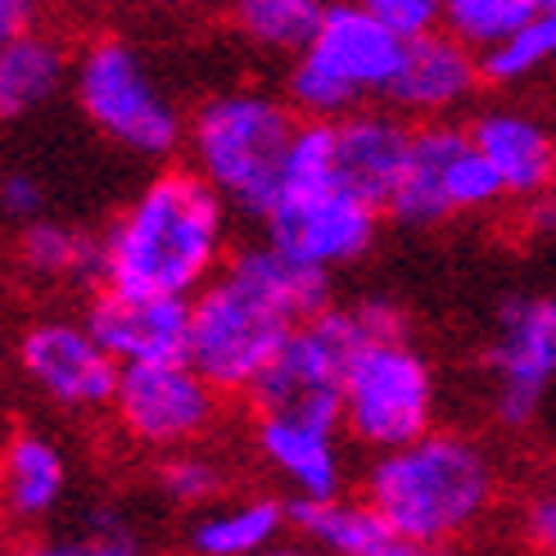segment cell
Instances as JSON below:
<instances>
[{"instance_id": "1", "label": "cell", "mask_w": 556, "mask_h": 556, "mask_svg": "<svg viewBox=\"0 0 556 556\" xmlns=\"http://www.w3.org/2000/svg\"><path fill=\"white\" fill-rule=\"evenodd\" d=\"M326 303H336L330 271L299 263L267 236L258 244H240L190 299L186 357L222 394H249L290 330L317 317Z\"/></svg>"}, {"instance_id": "2", "label": "cell", "mask_w": 556, "mask_h": 556, "mask_svg": "<svg viewBox=\"0 0 556 556\" xmlns=\"http://www.w3.org/2000/svg\"><path fill=\"white\" fill-rule=\"evenodd\" d=\"M231 244V204L190 168H159L100 231V286L194 299Z\"/></svg>"}, {"instance_id": "3", "label": "cell", "mask_w": 556, "mask_h": 556, "mask_svg": "<svg viewBox=\"0 0 556 556\" xmlns=\"http://www.w3.org/2000/svg\"><path fill=\"white\" fill-rule=\"evenodd\" d=\"M363 497L399 539L453 547L493 511L497 466L480 439L434 426L403 448L371 453Z\"/></svg>"}, {"instance_id": "4", "label": "cell", "mask_w": 556, "mask_h": 556, "mask_svg": "<svg viewBox=\"0 0 556 556\" xmlns=\"http://www.w3.org/2000/svg\"><path fill=\"white\" fill-rule=\"evenodd\" d=\"M303 114L267 87H222L186 118V159L240 217H267L286 186Z\"/></svg>"}, {"instance_id": "5", "label": "cell", "mask_w": 556, "mask_h": 556, "mask_svg": "<svg viewBox=\"0 0 556 556\" xmlns=\"http://www.w3.org/2000/svg\"><path fill=\"white\" fill-rule=\"evenodd\" d=\"M73 104L100 141L131 159L163 163L177 150H186L190 114H181L173 91L163 87L150 54L118 33H100L77 46Z\"/></svg>"}, {"instance_id": "6", "label": "cell", "mask_w": 556, "mask_h": 556, "mask_svg": "<svg viewBox=\"0 0 556 556\" xmlns=\"http://www.w3.org/2000/svg\"><path fill=\"white\" fill-rule=\"evenodd\" d=\"M407 41L357 0H330L313 41L286 68V100L303 118H344L389 100Z\"/></svg>"}, {"instance_id": "7", "label": "cell", "mask_w": 556, "mask_h": 556, "mask_svg": "<svg viewBox=\"0 0 556 556\" xmlns=\"http://www.w3.org/2000/svg\"><path fill=\"white\" fill-rule=\"evenodd\" d=\"M439 380L407 336H376L353 353L344 376V434L367 453H389L434 430Z\"/></svg>"}, {"instance_id": "8", "label": "cell", "mask_w": 556, "mask_h": 556, "mask_svg": "<svg viewBox=\"0 0 556 556\" xmlns=\"http://www.w3.org/2000/svg\"><path fill=\"white\" fill-rule=\"evenodd\" d=\"M371 326L357 303H326V308L308 321H299L286 344L271 353L263 376L249 384V407L254 412H294V416H326L340 421L344 403V376L353 353L363 349Z\"/></svg>"}, {"instance_id": "9", "label": "cell", "mask_w": 556, "mask_h": 556, "mask_svg": "<svg viewBox=\"0 0 556 556\" xmlns=\"http://www.w3.org/2000/svg\"><path fill=\"white\" fill-rule=\"evenodd\" d=\"M507 200L503 177L470 141V127H453L448 118L421 123L412 131L407 168L389 194V217L399 227L430 231L453 217H476Z\"/></svg>"}, {"instance_id": "10", "label": "cell", "mask_w": 556, "mask_h": 556, "mask_svg": "<svg viewBox=\"0 0 556 556\" xmlns=\"http://www.w3.org/2000/svg\"><path fill=\"white\" fill-rule=\"evenodd\" d=\"M384 208L349 190L330 173H290L276 204L263 217V236L281 244L299 263L336 276L371 254Z\"/></svg>"}, {"instance_id": "11", "label": "cell", "mask_w": 556, "mask_h": 556, "mask_svg": "<svg viewBox=\"0 0 556 556\" xmlns=\"http://www.w3.org/2000/svg\"><path fill=\"white\" fill-rule=\"evenodd\" d=\"M118 430L150 453H177L190 443H204L222 416V389L190 363H141L123 367L114 394Z\"/></svg>"}, {"instance_id": "12", "label": "cell", "mask_w": 556, "mask_h": 556, "mask_svg": "<svg viewBox=\"0 0 556 556\" xmlns=\"http://www.w3.org/2000/svg\"><path fill=\"white\" fill-rule=\"evenodd\" d=\"M484 371L497 421L507 430L534 426L556 384V294H511L497 303Z\"/></svg>"}, {"instance_id": "13", "label": "cell", "mask_w": 556, "mask_h": 556, "mask_svg": "<svg viewBox=\"0 0 556 556\" xmlns=\"http://www.w3.org/2000/svg\"><path fill=\"white\" fill-rule=\"evenodd\" d=\"M18 367L37 384V394L64 412H104L114 407L123 363L109 353L87 317H46L33 321L18 340Z\"/></svg>"}, {"instance_id": "14", "label": "cell", "mask_w": 556, "mask_h": 556, "mask_svg": "<svg viewBox=\"0 0 556 556\" xmlns=\"http://www.w3.org/2000/svg\"><path fill=\"white\" fill-rule=\"evenodd\" d=\"M254 453L290 497H336L349 484L344 466V426L326 416L258 412L254 416Z\"/></svg>"}, {"instance_id": "15", "label": "cell", "mask_w": 556, "mask_h": 556, "mask_svg": "<svg viewBox=\"0 0 556 556\" xmlns=\"http://www.w3.org/2000/svg\"><path fill=\"white\" fill-rule=\"evenodd\" d=\"M87 326L123 367L177 363L190 349V299L123 294L100 286L87 308Z\"/></svg>"}, {"instance_id": "16", "label": "cell", "mask_w": 556, "mask_h": 556, "mask_svg": "<svg viewBox=\"0 0 556 556\" xmlns=\"http://www.w3.org/2000/svg\"><path fill=\"white\" fill-rule=\"evenodd\" d=\"M480 81H484L480 50L453 37L448 27H439V33L407 41L399 77L389 87V109H399L403 118L439 123V118H453L462 104H470Z\"/></svg>"}, {"instance_id": "17", "label": "cell", "mask_w": 556, "mask_h": 556, "mask_svg": "<svg viewBox=\"0 0 556 556\" xmlns=\"http://www.w3.org/2000/svg\"><path fill=\"white\" fill-rule=\"evenodd\" d=\"M326 123H330V168H336V177L363 200L389 208V194H394L407 168L416 127L399 109H376V104Z\"/></svg>"}, {"instance_id": "18", "label": "cell", "mask_w": 556, "mask_h": 556, "mask_svg": "<svg viewBox=\"0 0 556 556\" xmlns=\"http://www.w3.org/2000/svg\"><path fill=\"white\" fill-rule=\"evenodd\" d=\"M470 141L503 177L507 200L525 204L539 190L556 186V136L525 109H484L470 123Z\"/></svg>"}, {"instance_id": "19", "label": "cell", "mask_w": 556, "mask_h": 556, "mask_svg": "<svg viewBox=\"0 0 556 556\" xmlns=\"http://www.w3.org/2000/svg\"><path fill=\"white\" fill-rule=\"evenodd\" d=\"M64 87H73V54L54 33L33 23L0 46V123L41 114Z\"/></svg>"}, {"instance_id": "20", "label": "cell", "mask_w": 556, "mask_h": 556, "mask_svg": "<svg viewBox=\"0 0 556 556\" xmlns=\"http://www.w3.org/2000/svg\"><path fill=\"white\" fill-rule=\"evenodd\" d=\"M290 530V507L281 497H217L190 511L186 520V556H263Z\"/></svg>"}, {"instance_id": "21", "label": "cell", "mask_w": 556, "mask_h": 556, "mask_svg": "<svg viewBox=\"0 0 556 556\" xmlns=\"http://www.w3.org/2000/svg\"><path fill=\"white\" fill-rule=\"evenodd\" d=\"M290 530L326 556H384L403 539L367 497H290Z\"/></svg>"}, {"instance_id": "22", "label": "cell", "mask_w": 556, "mask_h": 556, "mask_svg": "<svg viewBox=\"0 0 556 556\" xmlns=\"http://www.w3.org/2000/svg\"><path fill=\"white\" fill-rule=\"evenodd\" d=\"M68 493V462L60 453V443L37 434V430H18L5 453H0V503L18 520H46Z\"/></svg>"}, {"instance_id": "23", "label": "cell", "mask_w": 556, "mask_h": 556, "mask_svg": "<svg viewBox=\"0 0 556 556\" xmlns=\"http://www.w3.org/2000/svg\"><path fill=\"white\" fill-rule=\"evenodd\" d=\"M18 263L50 286H100V236L68 227L60 217H37L18 227Z\"/></svg>"}, {"instance_id": "24", "label": "cell", "mask_w": 556, "mask_h": 556, "mask_svg": "<svg viewBox=\"0 0 556 556\" xmlns=\"http://www.w3.org/2000/svg\"><path fill=\"white\" fill-rule=\"evenodd\" d=\"M330 0H227L231 33L258 54L294 60L313 41Z\"/></svg>"}, {"instance_id": "25", "label": "cell", "mask_w": 556, "mask_h": 556, "mask_svg": "<svg viewBox=\"0 0 556 556\" xmlns=\"http://www.w3.org/2000/svg\"><path fill=\"white\" fill-rule=\"evenodd\" d=\"M480 64L489 87H520V81L539 77L547 64H556V5H539L516 33L480 50Z\"/></svg>"}, {"instance_id": "26", "label": "cell", "mask_w": 556, "mask_h": 556, "mask_svg": "<svg viewBox=\"0 0 556 556\" xmlns=\"http://www.w3.org/2000/svg\"><path fill=\"white\" fill-rule=\"evenodd\" d=\"M154 489L168 507L177 511H200L217 497H227V470H222L217 457L200 453V443L177 453H163L159 470H154Z\"/></svg>"}, {"instance_id": "27", "label": "cell", "mask_w": 556, "mask_h": 556, "mask_svg": "<svg viewBox=\"0 0 556 556\" xmlns=\"http://www.w3.org/2000/svg\"><path fill=\"white\" fill-rule=\"evenodd\" d=\"M543 0H443V27L466 46L489 50L530 18Z\"/></svg>"}, {"instance_id": "28", "label": "cell", "mask_w": 556, "mask_h": 556, "mask_svg": "<svg viewBox=\"0 0 556 556\" xmlns=\"http://www.w3.org/2000/svg\"><path fill=\"white\" fill-rule=\"evenodd\" d=\"M357 5L376 14L389 33H399L403 41H416V37L443 27V0H357Z\"/></svg>"}, {"instance_id": "29", "label": "cell", "mask_w": 556, "mask_h": 556, "mask_svg": "<svg viewBox=\"0 0 556 556\" xmlns=\"http://www.w3.org/2000/svg\"><path fill=\"white\" fill-rule=\"evenodd\" d=\"M81 547H87V556H150L146 539L136 534V525L114 507L91 511V525H87V534H81Z\"/></svg>"}, {"instance_id": "30", "label": "cell", "mask_w": 556, "mask_h": 556, "mask_svg": "<svg viewBox=\"0 0 556 556\" xmlns=\"http://www.w3.org/2000/svg\"><path fill=\"white\" fill-rule=\"evenodd\" d=\"M46 181L33 173V168H5L0 173V217L23 227V222H37L46 217Z\"/></svg>"}, {"instance_id": "31", "label": "cell", "mask_w": 556, "mask_h": 556, "mask_svg": "<svg viewBox=\"0 0 556 556\" xmlns=\"http://www.w3.org/2000/svg\"><path fill=\"white\" fill-rule=\"evenodd\" d=\"M525 539H530L543 556H556V484L539 489L530 503H525Z\"/></svg>"}, {"instance_id": "32", "label": "cell", "mask_w": 556, "mask_h": 556, "mask_svg": "<svg viewBox=\"0 0 556 556\" xmlns=\"http://www.w3.org/2000/svg\"><path fill=\"white\" fill-rule=\"evenodd\" d=\"M520 231L539 244H556V186L539 190L534 200L520 204Z\"/></svg>"}, {"instance_id": "33", "label": "cell", "mask_w": 556, "mask_h": 556, "mask_svg": "<svg viewBox=\"0 0 556 556\" xmlns=\"http://www.w3.org/2000/svg\"><path fill=\"white\" fill-rule=\"evenodd\" d=\"M37 23V0H0V46Z\"/></svg>"}, {"instance_id": "34", "label": "cell", "mask_w": 556, "mask_h": 556, "mask_svg": "<svg viewBox=\"0 0 556 556\" xmlns=\"http://www.w3.org/2000/svg\"><path fill=\"white\" fill-rule=\"evenodd\" d=\"M0 556H87V547L77 543H27V547H14V552H0Z\"/></svg>"}, {"instance_id": "35", "label": "cell", "mask_w": 556, "mask_h": 556, "mask_svg": "<svg viewBox=\"0 0 556 556\" xmlns=\"http://www.w3.org/2000/svg\"><path fill=\"white\" fill-rule=\"evenodd\" d=\"M384 556H453V547H421V543H399V547H389Z\"/></svg>"}, {"instance_id": "36", "label": "cell", "mask_w": 556, "mask_h": 556, "mask_svg": "<svg viewBox=\"0 0 556 556\" xmlns=\"http://www.w3.org/2000/svg\"><path fill=\"white\" fill-rule=\"evenodd\" d=\"M263 556H326V552H317L313 543H276V547H267Z\"/></svg>"}, {"instance_id": "37", "label": "cell", "mask_w": 556, "mask_h": 556, "mask_svg": "<svg viewBox=\"0 0 556 556\" xmlns=\"http://www.w3.org/2000/svg\"><path fill=\"white\" fill-rule=\"evenodd\" d=\"M141 5H186V0H141Z\"/></svg>"}, {"instance_id": "38", "label": "cell", "mask_w": 556, "mask_h": 556, "mask_svg": "<svg viewBox=\"0 0 556 556\" xmlns=\"http://www.w3.org/2000/svg\"><path fill=\"white\" fill-rule=\"evenodd\" d=\"M543 5H556V0H543Z\"/></svg>"}]
</instances>
